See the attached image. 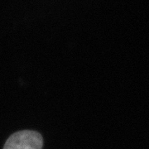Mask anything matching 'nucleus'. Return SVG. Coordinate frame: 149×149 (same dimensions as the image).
<instances>
[{
	"label": "nucleus",
	"mask_w": 149,
	"mask_h": 149,
	"mask_svg": "<svg viewBox=\"0 0 149 149\" xmlns=\"http://www.w3.org/2000/svg\"><path fill=\"white\" fill-rule=\"evenodd\" d=\"M42 138L34 131H20L13 133L7 140L3 149H42Z\"/></svg>",
	"instance_id": "f257e3e1"
}]
</instances>
